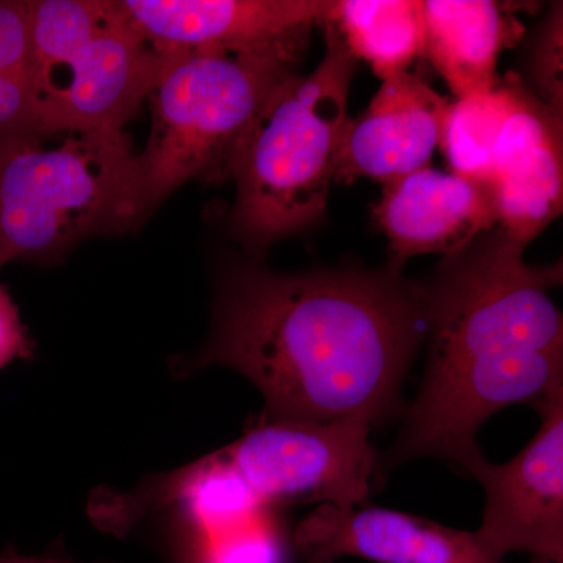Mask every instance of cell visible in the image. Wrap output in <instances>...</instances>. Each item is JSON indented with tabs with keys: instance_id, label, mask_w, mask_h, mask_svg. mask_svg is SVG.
Returning <instances> with one entry per match:
<instances>
[{
	"instance_id": "obj_3",
	"label": "cell",
	"mask_w": 563,
	"mask_h": 563,
	"mask_svg": "<svg viewBox=\"0 0 563 563\" xmlns=\"http://www.w3.org/2000/svg\"><path fill=\"white\" fill-rule=\"evenodd\" d=\"M321 27L320 66L274 87L232 161L233 232L257 247L303 231L328 206L357 60L332 21Z\"/></svg>"
},
{
	"instance_id": "obj_12",
	"label": "cell",
	"mask_w": 563,
	"mask_h": 563,
	"mask_svg": "<svg viewBox=\"0 0 563 563\" xmlns=\"http://www.w3.org/2000/svg\"><path fill=\"white\" fill-rule=\"evenodd\" d=\"M450 109V99L409 70L384 80L368 109L347 122L333 184L369 177L388 185L428 168Z\"/></svg>"
},
{
	"instance_id": "obj_2",
	"label": "cell",
	"mask_w": 563,
	"mask_h": 563,
	"mask_svg": "<svg viewBox=\"0 0 563 563\" xmlns=\"http://www.w3.org/2000/svg\"><path fill=\"white\" fill-rule=\"evenodd\" d=\"M525 250L485 232L421 284L428 363L383 473L428 457L462 468L488 418L563 385V318L550 298L562 265H529Z\"/></svg>"
},
{
	"instance_id": "obj_20",
	"label": "cell",
	"mask_w": 563,
	"mask_h": 563,
	"mask_svg": "<svg viewBox=\"0 0 563 563\" xmlns=\"http://www.w3.org/2000/svg\"><path fill=\"white\" fill-rule=\"evenodd\" d=\"M0 563H74L73 559L62 550H51L43 554H21L14 550H7L0 555Z\"/></svg>"
},
{
	"instance_id": "obj_16",
	"label": "cell",
	"mask_w": 563,
	"mask_h": 563,
	"mask_svg": "<svg viewBox=\"0 0 563 563\" xmlns=\"http://www.w3.org/2000/svg\"><path fill=\"white\" fill-rule=\"evenodd\" d=\"M520 81L509 73L487 95L451 102L440 151L454 174L488 184L496 140L514 109Z\"/></svg>"
},
{
	"instance_id": "obj_1",
	"label": "cell",
	"mask_w": 563,
	"mask_h": 563,
	"mask_svg": "<svg viewBox=\"0 0 563 563\" xmlns=\"http://www.w3.org/2000/svg\"><path fill=\"white\" fill-rule=\"evenodd\" d=\"M401 268L231 266L218 282L209 339L173 372L218 365L242 374L262 393L266 420L379 426L401 412L404 380L426 339L422 285Z\"/></svg>"
},
{
	"instance_id": "obj_18",
	"label": "cell",
	"mask_w": 563,
	"mask_h": 563,
	"mask_svg": "<svg viewBox=\"0 0 563 563\" xmlns=\"http://www.w3.org/2000/svg\"><path fill=\"white\" fill-rule=\"evenodd\" d=\"M32 76L31 2L0 0V76Z\"/></svg>"
},
{
	"instance_id": "obj_17",
	"label": "cell",
	"mask_w": 563,
	"mask_h": 563,
	"mask_svg": "<svg viewBox=\"0 0 563 563\" xmlns=\"http://www.w3.org/2000/svg\"><path fill=\"white\" fill-rule=\"evenodd\" d=\"M562 3L551 9L532 51V80L540 101L563 113Z\"/></svg>"
},
{
	"instance_id": "obj_7",
	"label": "cell",
	"mask_w": 563,
	"mask_h": 563,
	"mask_svg": "<svg viewBox=\"0 0 563 563\" xmlns=\"http://www.w3.org/2000/svg\"><path fill=\"white\" fill-rule=\"evenodd\" d=\"M373 426L340 421L266 420L210 454L213 465L255 506L320 503L365 506L383 477Z\"/></svg>"
},
{
	"instance_id": "obj_6",
	"label": "cell",
	"mask_w": 563,
	"mask_h": 563,
	"mask_svg": "<svg viewBox=\"0 0 563 563\" xmlns=\"http://www.w3.org/2000/svg\"><path fill=\"white\" fill-rule=\"evenodd\" d=\"M33 122L41 136L124 129L161 54L117 0L31 2Z\"/></svg>"
},
{
	"instance_id": "obj_8",
	"label": "cell",
	"mask_w": 563,
	"mask_h": 563,
	"mask_svg": "<svg viewBox=\"0 0 563 563\" xmlns=\"http://www.w3.org/2000/svg\"><path fill=\"white\" fill-rule=\"evenodd\" d=\"M540 428L506 463L477 453L462 466L485 493L474 531L488 554L529 555L531 563H563V385L536 404Z\"/></svg>"
},
{
	"instance_id": "obj_10",
	"label": "cell",
	"mask_w": 563,
	"mask_h": 563,
	"mask_svg": "<svg viewBox=\"0 0 563 563\" xmlns=\"http://www.w3.org/2000/svg\"><path fill=\"white\" fill-rule=\"evenodd\" d=\"M306 563H336L343 558L376 563H503L485 551L476 533L398 512L365 506L320 504L291 536Z\"/></svg>"
},
{
	"instance_id": "obj_5",
	"label": "cell",
	"mask_w": 563,
	"mask_h": 563,
	"mask_svg": "<svg viewBox=\"0 0 563 563\" xmlns=\"http://www.w3.org/2000/svg\"><path fill=\"white\" fill-rule=\"evenodd\" d=\"M158 52V51H157ZM147 96L151 132L139 154L146 214L185 181L231 180V166L263 103L295 63L213 49L158 52Z\"/></svg>"
},
{
	"instance_id": "obj_15",
	"label": "cell",
	"mask_w": 563,
	"mask_h": 563,
	"mask_svg": "<svg viewBox=\"0 0 563 563\" xmlns=\"http://www.w3.org/2000/svg\"><path fill=\"white\" fill-rule=\"evenodd\" d=\"M331 21L355 60L369 63L383 81L406 73L422 55L418 0H339Z\"/></svg>"
},
{
	"instance_id": "obj_9",
	"label": "cell",
	"mask_w": 563,
	"mask_h": 563,
	"mask_svg": "<svg viewBox=\"0 0 563 563\" xmlns=\"http://www.w3.org/2000/svg\"><path fill=\"white\" fill-rule=\"evenodd\" d=\"M158 52L213 49L298 63L335 0H121Z\"/></svg>"
},
{
	"instance_id": "obj_4",
	"label": "cell",
	"mask_w": 563,
	"mask_h": 563,
	"mask_svg": "<svg viewBox=\"0 0 563 563\" xmlns=\"http://www.w3.org/2000/svg\"><path fill=\"white\" fill-rule=\"evenodd\" d=\"M139 154L124 129L0 141V266L51 257L146 218Z\"/></svg>"
},
{
	"instance_id": "obj_11",
	"label": "cell",
	"mask_w": 563,
	"mask_h": 563,
	"mask_svg": "<svg viewBox=\"0 0 563 563\" xmlns=\"http://www.w3.org/2000/svg\"><path fill=\"white\" fill-rule=\"evenodd\" d=\"M562 118L521 80L493 151L498 229L526 246L562 213Z\"/></svg>"
},
{
	"instance_id": "obj_19",
	"label": "cell",
	"mask_w": 563,
	"mask_h": 563,
	"mask_svg": "<svg viewBox=\"0 0 563 563\" xmlns=\"http://www.w3.org/2000/svg\"><path fill=\"white\" fill-rule=\"evenodd\" d=\"M32 354L33 343L18 307L9 290L0 285V369L14 361H27Z\"/></svg>"
},
{
	"instance_id": "obj_13",
	"label": "cell",
	"mask_w": 563,
	"mask_h": 563,
	"mask_svg": "<svg viewBox=\"0 0 563 563\" xmlns=\"http://www.w3.org/2000/svg\"><path fill=\"white\" fill-rule=\"evenodd\" d=\"M374 218L390 240L391 261L401 265L415 255L451 257L498 225L487 181L431 166L384 185Z\"/></svg>"
},
{
	"instance_id": "obj_14",
	"label": "cell",
	"mask_w": 563,
	"mask_h": 563,
	"mask_svg": "<svg viewBox=\"0 0 563 563\" xmlns=\"http://www.w3.org/2000/svg\"><path fill=\"white\" fill-rule=\"evenodd\" d=\"M525 27L490 0L422 2V55L443 77L457 101L487 95L504 49L514 47Z\"/></svg>"
}]
</instances>
